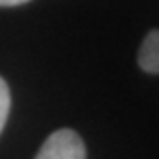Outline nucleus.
<instances>
[{
    "label": "nucleus",
    "instance_id": "1",
    "mask_svg": "<svg viewBox=\"0 0 159 159\" xmlns=\"http://www.w3.org/2000/svg\"><path fill=\"white\" fill-rule=\"evenodd\" d=\"M35 159H86V148L75 130L60 129L44 140Z\"/></svg>",
    "mask_w": 159,
    "mask_h": 159
},
{
    "label": "nucleus",
    "instance_id": "3",
    "mask_svg": "<svg viewBox=\"0 0 159 159\" xmlns=\"http://www.w3.org/2000/svg\"><path fill=\"white\" fill-rule=\"evenodd\" d=\"M10 106H12V98H10V88L6 84V81L0 77V132H2L4 125L8 121V113H10Z\"/></svg>",
    "mask_w": 159,
    "mask_h": 159
},
{
    "label": "nucleus",
    "instance_id": "4",
    "mask_svg": "<svg viewBox=\"0 0 159 159\" xmlns=\"http://www.w3.org/2000/svg\"><path fill=\"white\" fill-rule=\"evenodd\" d=\"M25 2H29V0H0V6H19Z\"/></svg>",
    "mask_w": 159,
    "mask_h": 159
},
{
    "label": "nucleus",
    "instance_id": "2",
    "mask_svg": "<svg viewBox=\"0 0 159 159\" xmlns=\"http://www.w3.org/2000/svg\"><path fill=\"white\" fill-rule=\"evenodd\" d=\"M138 65L146 73L157 75L159 73V31L153 29L146 35L140 52H138Z\"/></svg>",
    "mask_w": 159,
    "mask_h": 159
}]
</instances>
